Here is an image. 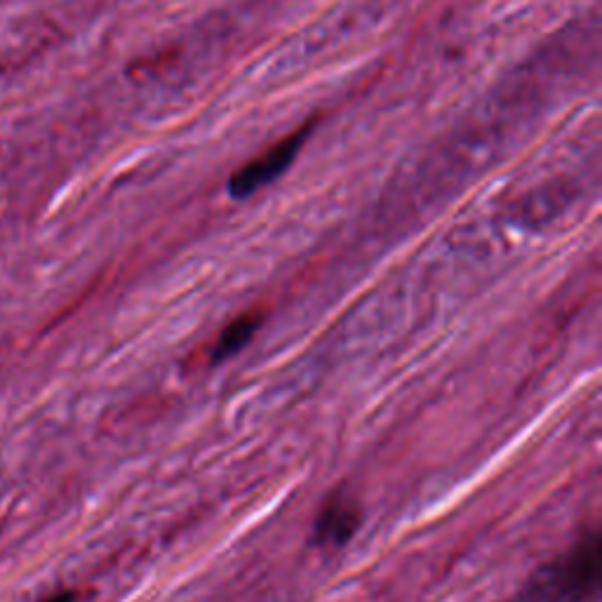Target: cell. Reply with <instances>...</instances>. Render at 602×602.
<instances>
[{
	"label": "cell",
	"mask_w": 602,
	"mask_h": 602,
	"mask_svg": "<svg viewBox=\"0 0 602 602\" xmlns=\"http://www.w3.org/2000/svg\"><path fill=\"white\" fill-rule=\"evenodd\" d=\"M360 525V511L351 499L334 497L327 501V506L320 511L316 520V537L323 546H344Z\"/></svg>",
	"instance_id": "3957f363"
},
{
	"label": "cell",
	"mask_w": 602,
	"mask_h": 602,
	"mask_svg": "<svg viewBox=\"0 0 602 602\" xmlns=\"http://www.w3.org/2000/svg\"><path fill=\"white\" fill-rule=\"evenodd\" d=\"M76 600V595L73 593H59V595H55V598H50L48 602H73Z\"/></svg>",
	"instance_id": "5b68a950"
},
{
	"label": "cell",
	"mask_w": 602,
	"mask_h": 602,
	"mask_svg": "<svg viewBox=\"0 0 602 602\" xmlns=\"http://www.w3.org/2000/svg\"><path fill=\"white\" fill-rule=\"evenodd\" d=\"M309 127H299L294 130L290 137L280 139L278 144H273L271 149H266L262 156L250 160V163L240 167L236 175L231 177L229 182V191L233 198H247L252 196L254 191H259L262 186L273 182L280 172H285V167L292 163L294 156H297L304 139L309 137Z\"/></svg>",
	"instance_id": "7a4b0ae2"
},
{
	"label": "cell",
	"mask_w": 602,
	"mask_h": 602,
	"mask_svg": "<svg viewBox=\"0 0 602 602\" xmlns=\"http://www.w3.org/2000/svg\"><path fill=\"white\" fill-rule=\"evenodd\" d=\"M259 323H262V316L247 313V316H240L231 325H226V330L219 334L217 344H214V360L231 358L240 349H245V344H250L254 332L259 330Z\"/></svg>",
	"instance_id": "277c9868"
},
{
	"label": "cell",
	"mask_w": 602,
	"mask_h": 602,
	"mask_svg": "<svg viewBox=\"0 0 602 602\" xmlns=\"http://www.w3.org/2000/svg\"><path fill=\"white\" fill-rule=\"evenodd\" d=\"M600 586V537L588 534L570 553L534 588L532 598L541 602H595Z\"/></svg>",
	"instance_id": "6da1fadb"
}]
</instances>
